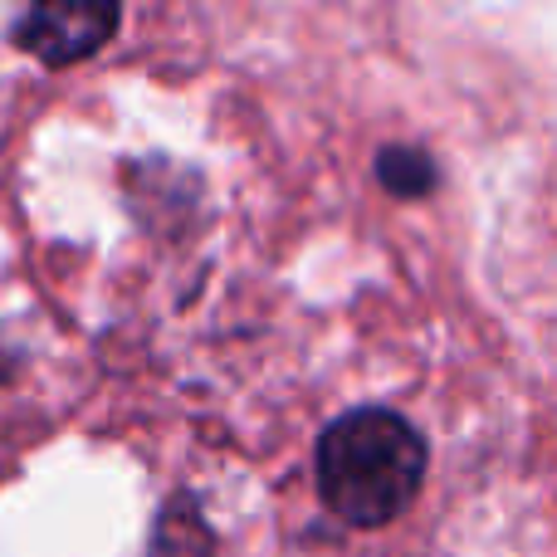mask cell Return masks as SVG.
<instances>
[{
  "mask_svg": "<svg viewBox=\"0 0 557 557\" xmlns=\"http://www.w3.org/2000/svg\"><path fill=\"white\" fill-rule=\"evenodd\" d=\"M152 557H211V533L196 519V504H176V509L162 513Z\"/></svg>",
  "mask_w": 557,
  "mask_h": 557,
  "instance_id": "4",
  "label": "cell"
},
{
  "mask_svg": "<svg viewBox=\"0 0 557 557\" xmlns=\"http://www.w3.org/2000/svg\"><path fill=\"white\" fill-rule=\"evenodd\" d=\"M425 480V441L411 421L362 406L333 421L318 441V494L337 519L382 529L401 519Z\"/></svg>",
  "mask_w": 557,
  "mask_h": 557,
  "instance_id": "1",
  "label": "cell"
},
{
  "mask_svg": "<svg viewBox=\"0 0 557 557\" xmlns=\"http://www.w3.org/2000/svg\"><path fill=\"white\" fill-rule=\"evenodd\" d=\"M376 182L386 186L392 196H431L435 182H441V172H435V162L425 152H416V147H386L382 157H376Z\"/></svg>",
  "mask_w": 557,
  "mask_h": 557,
  "instance_id": "3",
  "label": "cell"
},
{
  "mask_svg": "<svg viewBox=\"0 0 557 557\" xmlns=\"http://www.w3.org/2000/svg\"><path fill=\"white\" fill-rule=\"evenodd\" d=\"M117 5H35L20 15L15 25V45L25 54L45 59V64L64 69L78 59L98 54L117 29Z\"/></svg>",
  "mask_w": 557,
  "mask_h": 557,
  "instance_id": "2",
  "label": "cell"
}]
</instances>
